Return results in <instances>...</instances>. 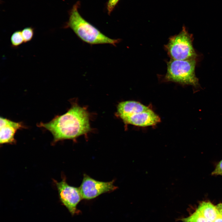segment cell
Instances as JSON below:
<instances>
[{"instance_id": "1", "label": "cell", "mask_w": 222, "mask_h": 222, "mask_svg": "<svg viewBox=\"0 0 222 222\" xmlns=\"http://www.w3.org/2000/svg\"><path fill=\"white\" fill-rule=\"evenodd\" d=\"M49 131L56 143L64 139H74L90 130L89 115L86 109L73 103L68 111L56 116L50 121L38 125Z\"/></svg>"}, {"instance_id": "2", "label": "cell", "mask_w": 222, "mask_h": 222, "mask_svg": "<svg viewBox=\"0 0 222 222\" xmlns=\"http://www.w3.org/2000/svg\"><path fill=\"white\" fill-rule=\"evenodd\" d=\"M80 5L78 1L73 6L64 28L71 29L80 39L89 44H108L115 46L119 40L108 37L84 18L78 10Z\"/></svg>"}, {"instance_id": "3", "label": "cell", "mask_w": 222, "mask_h": 222, "mask_svg": "<svg viewBox=\"0 0 222 222\" xmlns=\"http://www.w3.org/2000/svg\"><path fill=\"white\" fill-rule=\"evenodd\" d=\"M117 114L125 123L137 126H152L160 121L159 116L151 109L134 101L119 103L117 107Z\"/></svg>"}, {"instance_id": "4", "label": "cell", "mask_w": 222, "mask_h": 222, "mask_svg": "<svg viewBox=\"0 0 222 222\" xmlns=\"http://www.w3.org/2000/svg\"><path fill=\"white\" fill-rule=\"evenodd\" d=\"M195 64L194 59H172L167 64L166 79L168 81L197 86L198 81L195 73Z\"/></svg>"}, {"instance_id": "5", "label": "cell", "mask_w": 222, "mask_h": 222, "mask_svg": "<svg viewBox=\"0 0 222 222\" xmlns=\"http://www.w3.org/2000/svg\"><path fill=\"white\" fill-rule=\"evenodd\" d=\"M166 47L173 59L190 60L196 56L190 36L184 27L179 34L170 38Z\"/></svg>"}, {"instance_id": "6", "label": "cell", "mask_w": 222, "mask_h": 222, "mask_svg": "<svg viewBox=\"0 0 222 222\" xmlns=\"http://www.w3.org/2000/svg\"><path fill=\"white\" fill-rule=\"evenodd\" d=\"M114 183L113 180L106 182L98 181L84 174L79 189L82 199L89 200L116 190L117 187Z\"/></svg>"}, {"instance_id": "7", "label": "cell", "mask_w": 222, "mask_h": 222, "mask_svg": "<svg viewBox=\"0 0 222 222\" xmlns=\"http://www.w3.org/2000/svg\"><path fill=\"white\" fill-rule=\"evenodd\" d=\"M60 200L73 215L76 212V206L82 199L79 187L71 186L67 183L66 179L58 182L54 180Z\"/></svg>"}, {"instance_id": "8", "label": "cell", "mask_w": 222, "mask_h": 222, "mask_svg": "<svg viewBox=\"0 0 222 222\" xmlns=\"http://www.w3.org/2000/svg\"><path fill=\"white\" fill-rule=\"evenodd\" d=\"M0 119V144L15 143V134L18 130L24 128L23 123L2 117Z\"/></svg>"}, {"instance_id": "9", "label": "cell", "mask_w": 222, "mask_h": 222, "mask_svg": "<svg viewBox=\"0 0 222 222\" xmlns=\"http://www.w3.org/2000/svg\"><path fill=\"white\" fill-rule=\"evenodd\" d=\"M196 210L206 218L213 222L220 214L216 206L210 202L200 203Z\"/></svg>"}, {"instance_id": "10", "label": "cell", "mask_w": 222, "mask_h": 222, "mask_svg": "<svg viewBox=\"0 0 222 222\" xmlns=\"http://www.w3.org/2000/svg\"><path fill=\"white\" fill-rule=\"evenodd\" d=\"M10 41L11 46L14 48H17L24 43L21 31L17 30L14 32L10 36Z\"/></svg>"}, {"instance_id": "11", "label": "cell", "mask_w": 222, "mask_h": 222, "mask_svg": "<svg viewBox=\"0 0 222 222\" xmlns=\"http://www.w3.org/2000/svg\"><path fill=\"white\" fill-rule=\"evenodd\" d=\"M181 220L183 222H213L206 218L197 210L190 216Z\"/></svg>"}, {"instance_id": "12", "label": "cell", "mask_w": 222, "mask_h": 222, "mask_svg": "<svg viewBox=\"0 0 222 222\" xmlns=\"http://www.w3.org/2000/svg\"><path fill=\"white\" fill-rule=\"evenodd\" d=\"M21 32L24 43H27L32 39L34 35L35 30L33 27H27L24 28Z\"/></svg>"}, {"instance_id": "13", "label": "cell", "mask_w": 222, "mask_h": 222, "mask_svg": "<svg viewBox=\"0 0 222 222\" xmlns=\"http://www.w3.org/2000/svg\"><path fill=\"white\" fill-rule=\"evenodd\" d=\"M120 0H109L107 3L108 14L110 15Z\"/></svg>"}, {"instance_id": "14", "label": "cell", "mask_w": 222, "mask_h": 222, "mask_svg": "<svg viewBox=\"0 0 222 222\" xmlns=\"http://www.w3.org/2000/svg\"><path fill=\"white\" fill-rule=\"evenodd\" d=\"M212 174L222 175V160L217 164L215 170L212 172Z\"/></svg>"}, {"instance_id": "15", "label": "cell", "mask_w": 222, "mask_h": 222, "mask_svg": "<svg viewBox=\"0 0 222 222\" xmlns=\"http://www.w3.org/2000/svg\"><path fill=\"white\" fill-rule=\"evenodd\" d=\"M216 207L220 214L222 217V203H220L218 204L216 206Z\"/></svg>"}, {"instance_id": "16", "label": "cell", "mask_w": 222, "mask_h": 222, "mask_svg": "<svg viewBox=\"0 0 222 222\" xmlns=\"http://www.w3.org/2000/svg\"><path fill=\"white\" fill-rule=\"evenodd\" d=\"M213 222H222V217L220 214Z\"/></svg>"}]
</instances>
